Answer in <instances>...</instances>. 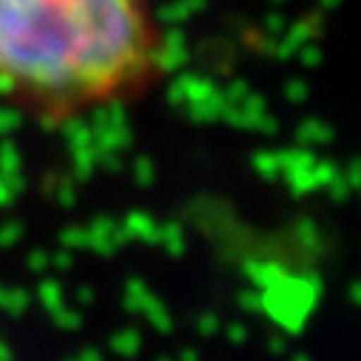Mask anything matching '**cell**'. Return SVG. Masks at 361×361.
I'll list each match as a JSON object with an SVG mask.
<instances>
[{
  "instance_id": "obj_1",
  "label": "cell",
  "mask_w": 361,
  "mask_h": 361,
  "mask_svg": "<svg viewBox=\"0 0 361 361\" xmlns=\"http://www.w3.org/2000/svg\"><path fill=\"white\" fill-rule=\"evenodd\" d=\"M159 71L148 0H0V97L40 123L140 100Z\"/></svg>"
}]
</instances>
